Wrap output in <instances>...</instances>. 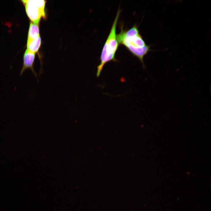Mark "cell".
Segmentation results:
<instances>
[{"label": "cell", "mask_w": 211, "mask_h": 211, "mask_svg": "<svg viewBox=\"0 0 211 211\" xmlns=\"http://www.w3.org/2000/svg\"><path fill=\"white\" fill-rule=\"evenodd\" d=\"M41 43V39L40 35L36 38L27 42V49L35 53L37 52Z\"/></svg>", "instance_id": "8992f818"}, {"label": "cell", "mask_w": 211, "mask_h": 211, "mask_svg": "<svg viewBox=\"0 0 211 211\" xmlns=\"http://www.w3.org/2000/svg\"><path fill=\"white\" fill-rule=\"evenodd\" d=\"M120 11L119 7L110 33L102 51L100 57L101 63L97 67L96 75L97 77L99 76L103 66L106 63L110 61H117L115 55L118 43L116 38V29Z\"/></svg>", "instance_id": "7a4b0ae2"}, {"label": "cell", "mask_w": 211, "mask_h": 211, "mask_svg": "<svg viewBox=\"0 0 211 211\" xmlns=\"http://www.w3.org/2000/svg\"><path fill=\"white\" fill-rule=\"evenodd\" d=\"M116 36L118 43L123 45L134 55L137 57L145 68L144 57L152 50L150 48L151 45L146 44L137 25H134L127 30L122 28L120 32Z\"/></svg>", "instance_id": "6da1fadb"}, {"label": "cell", "mask_w": 211, "mask_h": 211, "mask_svg": "<svg viewBox=\"0 0 211 211\" xmlns=\"http://www.w3.org/2000/svg\"><path fill=\"white\" fill-rule=\"evenodd\" d=\"M26 13L31 22L39 23L41 17H45V8L46 1L44 0H23Z\"/></svg>", "instance_id": "3957f363"}, {"label": "cell", "mask_w": 211, "mask_h": 211, "mask_svg": "<svg viewBox=\"0 0 211 211\" xmlns=\"http://www.w3.org/2000/svg\"><path fill=\"white\" fill-rule=\"evenodd\" d=\"M35 54L27 49L26 50L24 55L23 65L20 72V76H21L26 69H29L31 70L34 76L37 77V74L33 67Z\"/></svg>", "instance_id": "277c9868"}, {"label": "cell", "mask_w": 211, "mask_h": 211, "mask_svg": "<svg viewBox=\"0 0 211 211\" xmlns=\"http://www.w3.org/2000/svg\"><path fill=\"white\" fill-rule=\"evenodd\" d=\"M39 24L31 21L28 32L27 42L35 39L40 35Z\"/></svg>", "instance_id": "5b68a950"}]
</instances>
